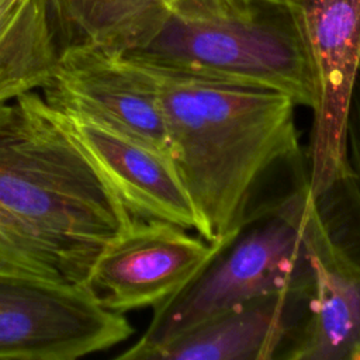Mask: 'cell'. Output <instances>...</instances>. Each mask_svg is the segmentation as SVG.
<instances>
[{
    "mask_svg": "<svg viewBox=\"0 0 360 360\" xmlns=\"http://www.w3.org/2000/svg\"><path fill=\"white\" fill-rule=\"evenodd\" d=\"M132 62L155 82L198 235L222 240L259 211L309 186L291 97Z\"/></svg>",
    "mask_w": 360,
    "mask_h": 360,
    "instance_id": "1",
    "label": "cell"
},
{
    "mask_svg": "<svg viewBox=\"0 0 360 360\" xmlns=\"http://www.w3.org/2000/svg\"><path fill=\"white\" fill-rule=\"evenodd\" d=\"M131 222L39 91L0 103V274L83 285Z\"/></svg>",
    "mask_w": 360,
    "mask_h": 360,
    "instance_id": "2",
    "label": "cell"
},
{
    "mask_svg": "<svg viewBox=\"0 0 360 360\" xmlns=\"http://www.w3.org/2000/svg\"><path fill=\"white\" fill-rule=\"evenodd\" d=\"M159 70L260 87L312 108L314 83L287 0H173L150 38L120 53Z\"/></svg>",
    "mask_w": 360,
    "mask_h": 360,
    "instance_id": "3",
    "label": "cell"
},
{
    "mask_svg": "<svg viewBox=\"0 0 360 360\" xmlns=\"http://www.w3.org/2000/svg\"><path fill=\"white\" fill-rule=\"evenodd\" d=\"M309 186L259 211L228 235L215 256L176 294L153 308L143 335L120 360H143L155 346L253 298L300 291L308 280L304 240Z\"/></svg>",
    "mask_w": 360,
    "mask_h": 360,
    "instance_id": "4",
    "label": "cell"
},
{
    "mask_svg": "<svg viewBox=\"0 0 360 360\" xmlns=\"http://www.w3.org/2000/svg\"><path fill=\"white\" fill-rule=\"evenodd\" d=\"M304 307L278 359L360 360V193L352 172L311 195Z\"/></svg>",
    "mask_w": 360,
    "mask_h": 360,
    "instance_id": "5",
    "label": "cell"
},
{
    "mask_svg": "<svg viewBox=\"0 0 360 360\" xmlns=\"http://www.w3.org/2000/svg\"><path fill=\"white\" fill-rule=\"evenodd\" d=\"M314 83L311 195L350 172L347 118L360 70V0H287Z\"/></svg>",
    "mask_w": 360,
    "mask_h": 360,
    "instance_id": "6",
    "label": "cell"
},
{
    "mask_svg": "<svg viewBox=\"0 0 360 360\" xmlns=\"http://www.w3.org/2000/svg\"><path fill=\"white\" fill-rule=\"evenodd\" d=\"M132 333L124 314L100 307L84 285L0 274L3 360H76Z\"/></svg>",
    "mask_w": 360,
    "mask_h": 360,
    "instance_id": "7",
    "label": "cell"
},
{
    "mask_svg": "<svg viewBox=\"0 0 360 360\" xmlns=\"http://www.w3.org/2000/svg\"><path fill=\"white\" fill-rule=\"evenodd\" d=\"M222 242L172 222L132 219L101 249L83 285L112 312L155 308L191 281Z\"/></svg>",
    "mask_w": 360,
    "mask_h": 360,
    "instance_id": "8",
    "label": "cell"
},
{
    "mask_svg": "<svg viewBox=\"0 0 360 360\" xmlns=\"http://www.w3.org/2000/svg\"><path fill=\"white\" fill-rule=\"evenodd\" d=\"M39 90L53 111L91 118L172 158L155 82L125 56L86 44L68 45Z\"/></svg>",
    "mask_w": 360,
    "mask_h": 360,
    "instance_id": "9",
    "label": "cell"
},
{
    "mask_svg": "<svg viewBox=\"0 0 360 360\" xmlns=\"http://www.w3.org/2000/svg\"><path fill=\"white\" fill-rule=\"evenodd\" d=\"M58 115L132 219H159L197 232V214L170 156L91 118Z\"/></svg>",
    "mask_w": 360,
    "mask_h": 360,
    "instance_id": "10",
    "label": "cell"
},
{
    "mask_svg": "<svg viewBox=\"0 0 360 360\" xmlns=\"http://www.w3.org/2000/svg\"><path fill=\"white\" fill-rule=\"evenodd\" d=\"M304 307V294L283 291L231 307L150 349L143 360H274Z\"/></svg>",
    "mask_w": 360,
    "mask_h": 360,
    "instance_id": "11",
    "label": "cell"
},
{
    "mask_svg": "<svg viewBox=\"0 0 360 360\" xmlns=\"http://www.w3.org/2000/svg\"><path fill=\"white\" fill-rule=\"evenodd\" d=\"M59 52L53 0H0V103L41 89Z\"/></svg>",
    "mask_w": 360,
    "mask_h": 360,
    "instance_id": "12",
    "label": "cell"
},
{
    "mask_svg": "<svg viewBox=\"0 0 360 360\" xmlns=\"http://www.w3.org/2000/svg\"><path fill=\"white\" fill-rule=\"evenodd\" d=\"M173 0H53L60 49L86 44L112 53L142 46Z\"/></svg>",
    "mask_w": 360,
    "mask_h": 360,
    "instance_id": "13",
    "label": "cell"
},
{
    "mask_svg": "<svg viewBox=\"0 0 360 360\" xmlns=\"http://www.w3.org/2000/svg\"><path fill=\"white\" fill-rule=\"evenodd\" d=\"M346 136L349 166L353 180L360 193V70L353 87Z\"/></svg>",
    "mask_w": 360,
    "mask_h": 360,
    "instance_id": "14",
    "label": "cell"
}]
</instances>
